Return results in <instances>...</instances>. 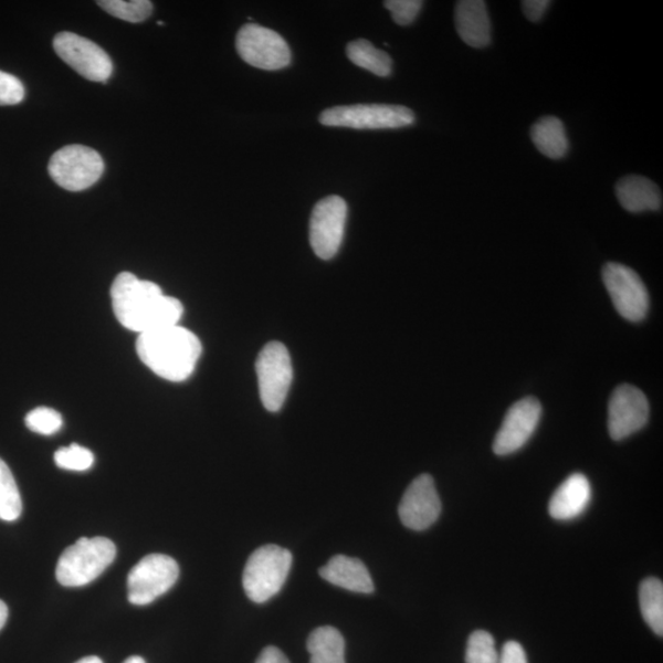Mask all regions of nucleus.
<instances>
[{
  "mask_svg": "<svg viewBox=\"0 0 663 663\" xmlns=\"http://www.w3.org/2000/svg\"><path fill=\"white\" fill-rule=\"evenodd\" d=\"M110 301L118 323L139 335L179 325L183 316L180 301L165 295L158 284L141 281L129 272L116 276Z\"/></svg>",
  "mask_w": 663,
  "mask_h": 663,
  "instance_id": "f257e3e1",
  "label": "nucleus"
},
{
  "mask_svg": "<svg viewBox=\"0 0 663 663\" xmlns=\"http://www.w3.org/2000/svg\"><path fill=\"white\" fill-rule=\"evenodd\" d=\"M136 349L146 367L172 382L190 378L202 356L201 340L179 325L139 335Z\"/></svg>",
  "mask_w": 663,
  "mask_h": 663,
  "instance_id": "f03ea898",
  "label": "nucleus"
},
{
  "mask_svg": "<svg viewBox=\"0 0 663 663\" xmlns=\"http://www.w3.org/2000/svg\"><path fill=\"white\" fill-rule=\"evenodd\" d=\"M116 552L114 541L108 538H81L62 552L55 577L65 588H82L114 562Z\"/></svg>",
  "mask_w": 663,
  "mask_h": 663,
  "instance_id": "7ed1b4c3",
  "label": "nucleus"
},
{
  "mask_svg": "<svg viewBox=\"0 0 663 663\" xmlns=\"http://www.w3.org/2000/svg\"><path fill=\"white\" fill-rule=\"evenodd\" d=\"M292 564V552L280 546L269 545L254 550L242 577L249 599L254 603L273 599L283 589Z\"/></svg>",
  "mask_w": 663,
  "mask_h": 663,
  "instance_id": "20e7f679",
  "label": "nucleus"
},
{
  "mask_svg": "<svg viewBox=\"0 0 663 663\" xmlns=\"http://www.w3.org/2000/svg\"><path fill=\"white\" fill-rule=\"evenodd\" d=\"M319 122L327 127L396 129L412 126L415 116L411 108L401 105L359 104L328 108Z\"/></svg>",
  "mask_w": 663,
  "mask_h": 663,
  "instance_id": "39448f33",
  "label": "nucleus"
},
{
  "mask_svg": "<svg viewBox=\"0 0 663 663\" xmlns=\"http://www.w3.org/2000/svg\"><path fill=\"white\" fill-rule=\"evenodd\" d=\"M104 170L105 164L99 154L80 144L55 151L49 162L52 180L71 192L92 187L102 179Z\"/></svg>",
  "mask_w": 663,
  "mask_h": 663,
  "instance_id": "423d86ee",
  "label": "nucleus"
},
{
  "mask_svg": "<svg viewBox=\"0 0 663 663\" xmlns=\"http://www.w3.org/2000/svg\"><path fill=\"white\" fill-rule=\"evenodd\" d=\"M260 396L269 412H278L285 403L293 382L291 354L280 341L265 346L256 361Z\"/></svg>",
  "mask_w": 663,
  "mask_h": 663,
  "instance_id": "0eeeda50",
  "label": "nucleus"
},
{
  "mask_svg": "<svg viewBox=\"0 0 663 663\" xmlns=\"http://www.w3.org/2000/svg\"><path fill=\"white\" fill-rule=\"evenodd\" d=\"M180 577L177 561L165 555L144 557L128 575V601L147 606L168 592Z\"/></svg>",
  "mask_w": 663,
  "mask_h": 663,
  "instance_id": "6e6552de",
  "label": "nucleus"
},
{
  "mask_svg": "<svg viewBox=\"0 0 663 663\" xmlns=\"http://www.w3.org/2000/svg\"><path fill=\"white\" fill-rule=\"evenodd\" d=\"M236 50L243 61L263 71H280L292 62L291 49L280 33L257 24L240 29Z\"/></svg>",
  "mask_w": 663,
  "mask_h": 663,
  "instance_id": "1a4fd4ad",
  "label": "nucleus"
},
{
  "mask_svg": "<svg viewBox=\"0 0 663 663\" xmlns=\"http://www.w3.org/2000/svg\"><path fill=\"white\" fill-rule=\"evenodd\" d=\"M348 215V207L339 196H329L315 206L309 220V243L320 260H332L338 253Z\"/></svg>",
  "mask_w": 663,
  "mask_h": 663,
  "instance_id": "9d476101",
  "label": "nucleus"
},
{
  "mask_svg": "<svg viewBox=\"0 0 663 663\" xmlns=\"http://www.w3.org/2000/svg\"><path fill=\"white\" fill-rule=\"evenodd\" d=\"M602 276L618 314L632 323L643 320L649 294L638 273L624 264L610 262L604 265Z\"/></svg>",
  "mask_w": 663,
  "mask_h": 663,
  "instance_id": "9b49d317",
  "label": "nucleus"
},
{
  "mask_svg": "<svg viewBox=\"0 0 663 663\" xmlns=\"http://www.w3.org/2000/svg\"><path fill=\"white\" fill-rule=\"evenodd\" d=\"M59 57L85 80L105 83L114 71L113 61L96 43L73 32H60L53 40Z\"/></svg>",
  "mask_w": 663,
  "mask_h": 663,
  "instance_id": "f8f14e48",
  "label": "nucleus"
},
{
  "mask_svg": "<svg viewBox=\"0 0 663 663\" xmlns=\"http://www.w3.org/2000/svg\"><path fill=\"white\" fill-rule=\"evenodd\" d=\"M650 407L646 396L632 385H622L614 390L608 406V431L615 441H621L643 429L649 420Z\"/></svg>",
  "mask_w": 663,
  "mask_h": 663,
  "instance_id": "ddd939ff",
  "label": "nucleus"
},
{
  "mask_svg": "<svg viewBox=\"0 0 663 663\" xmlns=\"http://www.w3.org/2000/svg\"><path fill=\"white\" fill-rule=\"evenodd\" d=\"M540 415L541 406L535 397H526L508 409L494 440L493 450L496 455H512L523 449L534 435Z\"/></svg>",
  "mask_w": 663,
  "mask_h": 663,
  "instance_id": "4468645a",
  "label": "nucleus"
},
{
  "mask_svg": "<svg viewBox=\"0 0 663 663\" xmlns=\"http://www.w3.org/2000/svg\"><path fill=\"white\" fill-rule=\"evenodd\" d=\"M441 514V502L435 482L429 474H422L408 486L398 515L407 528L424 530L433 526Z\"/></svg>",
  "mask_w": 663,
  "mask_h": 663,
  "instance_id": "2eb2a0df",
  "label": "nucleus"
},
{
  "mask_svg": "<svg viewBox=\"0 0 663 663\" xmlns=\"http://www.w3.org/2000/svg\"><path fill=\"white\" fill-rule=\"evenodd\" d=\"M591 484L581 473L571 474L552 494L549 515L559 522H570L582 515L590 505Z\"/></svg>",
  "mask_w": 663,
  "mask_h": 663,
  "instance_id": "dca6fc26",
  "label": "nucleus"
},
{
  "mask_svg": "<svg viewBox=\"0 0 663 663\" xmlns=\"http://www.w3.org/2000/svg\"><path fill=\"white\" fill-rule=\"evenodd\" d=\"M456 29L464 43L473 49H484L492 40V25L485 2L462 0L455 11Z\"/></svg>",
  "mask_w": 663,
  "mask_h": 663,
  "instance_id": "f3484780",
  "label": "nucleus"
},
{
  "mask_svg": "<svg viewBox=\"0 0 663 663\" xmlns=\"http://www.w3.org/2000/svg\"><path fill=\"white\" fill-rule=\"evenodd\" d=\"M319 575L329 583L351 592L369 594L375 589L368 568L357 558L336 556L319 569Z\"/></svg>",
  "mask_w": 663,
  "mask_h": 663,
  "instance_id": "a211bd4d",
  "label": "nucleus"
},
{
  "mask_svg": "<svg viewBox=\"0 0 663 663\" xmlns=\"http://www.w3.org/2000/svg\"><path fill=\"white\" fill-rule=\"evenodd\" d=\"M619 203L630 213H643L662 207L660 188L643 176H627L615 187Z\"/></svg>",
  "mask_w": 663,
  "mask_h": 663,
  "instance_id": "6ab92c4d",
  "label": "nucleus"
},
{
  "mask_svg": "<svg viewBox=\"0 0 663 663\" xmlns=\"http://www.w3.org/2000/svg\"><path fill=\"white\" fill-rule=\"evenodd\" d=\"M530 137L539 152L549 159H561L569 150L566 127L557 117H544L530 130Z\"/></svg>",
  "mask_w": 663,
  "mask_h": 663,
  "instance_id": "aec40b11",
  "label": "nucleus"
},
{
  "mask_svg": "<svg viewBox=\"0 0 663 663\" xmlns=\"http://www.w3.org/2000/svg\"><path fill=\"white\" fill-rule=\"evenodd\" d=\"M309 663H346L345 638L334 627H319L307 639Z\"/></svg>",
  "mask_w": 663,
  "mask_h": 663,
  "instance_id": "412c9836",
  "label": "nucleus"
},
{
  "mask_svg": "<svg viewBox=\"0 0 663 663\" xmlns=\"http://www.w3.org/2000/svg\"><path fill=\"white\" fill-rule=\"evenodd\" d=\"M347 55L351 63L378 76L392 73V60L389 54L378 50L367 40L352 41L347 46Z\"/></svg>",
  "mask_w": 663,
  "mask_h": 663,
  "instance_id": "4be33fe9",
  "label": "nucleus"
},
{
  "mask_svg": "<svg viewBox=\"0 0 663 663\" xmlns=\"http://www.w3.org/2000/svg\"><path fill=\"white\" fill-rule=\"evenodd\" d=\"M640 608L652 632L663 635V585L656 578H648L640 585Z\"/></svg>",
  "mask_w": 663,
  "mask_h": 663,
  "instance_id": "5701e85b",
  "label": "nucleus"
},
{
  "mask_svg": "<svg viewBox=\"0 0 663 663\" xmlns=\"http://www.w3.org/2000/svg\"><path fill=\"white\" fill-rule=\"evenodd\" d=\"M22 513V501L13 473L0 459V519L13 523Z\"/></svg>",
  "mask_w": 663,
  "mask_h": 663,
  "instance_id": "b1692460",
  "label": "nucleus"
},
{
  "mask_svg": "<svg viewBox=\"0 0 663 663\" xmlns=\"http://www.w3.org/2000/svg\"><path fill=\"white\" fill-rule=\"evenodd\" d=\"M106 13L117 19L128 22H141L147 20L152 11V3L149 0H102L97 2Z\"/></svg>",
  "mask_w": 663,
  "mask_h": 663,
  "instance_id": "393cba45",
  "label": "nucleus"
},
{
  "mask_svg": "<svg viewBox=\"0 0 663 663\" xmlns=\"http://www.w3.org/2000/svg\"><path fill=\"white\" fill-rule=\"evenodd\" d=\"M54 462L62 470L84 472L94 466L95 456L91 450L72 444L57 450L54 453Z\"/></svg>",
  "mask_w": 663,
  "mask_h": 663,
  "instance_id": "a878e982",
  "label": "nucleus"
},
{
  "mask_svg": "<svg viewBox=\"0 0 663 663\" xmlns=\"http://www.w3.org/2000/svg\"><path fill=\"white\" fill-rule=\"evenodd\" d=\"M499 654L494 638L484 630L471 634L466 650V663H497Z\"/></svg>",
  "mask_w": 663,
  "mask_h": 663,
  "instance_id": "bb28decb",
  "label": "nucleus"
},
{
  "mask_svg": "<svg viewBox=\"0 0 663 663\" xmlns=\"http://www.w3.org/2000/svg\"><path fill=\"white\" fill-rule=\"evenodd\" d=\"M25 424L33 433L49 436L59 433L63 427V417L55 409L38 407L27 415Z\"/></svg>",
  "mask_w": 663,
  "mask_h": 663,
  "instance_id": "cd10ccee",
  "label": "nucleus"
},
{
  "mask_svg": "<svg viewBox=\"0 0 663 663\" xmlns=\"http://www.w3.org/2000/svg\"><path fill=\"white\" fill-rule=\"evenodd\" d=\"M389 9L396 24L401 27L411 25L423 8V2L419 0H387L383 3Z\"/></svg>",
  "mask_w": 663,
  "mask_h": 663,
  "instance_id": "c85d7f7f",
  "label": "nucleus"
},
{
  "mask_svg": "<svg viewBox=\"0 0 663 663\" xmlns=\"http://www.w3.org/2000/svg\"><path fill=\"white\" fill-rule=\"evenodd\" d=\"M25 98V87L17 76L0 71V106L18 105Z\"/></svg>",
  "mask_w": 663,
  "mask_h": 663,
  "instance_id": "c756f323",
  "label": "nucleus"
},
{
  "mask_svg": "<svg viewBox=\"0 0 663 663\" xmlns=\"http://www.w3.org/2000/svg\"><path fill=\"white\" fill-rule=\"evenodd\" d=\"M497 663H528V661L522 644H518L517 641H507Z\"/></svg>",
  "mask_w": 663,
  "mask_h": 663,
  "instance_id": "7c9ffc66",
  "label": "nucleus"
},
{
  "mask_svg": "<svg viewBox=\"0 0 663 663\" xmlns=\"http://www.w3.org/2000/svg\"><path fill=\"white\" fill-rule=\"evenodd\" d=\"M549 6L550 2H548V0H527V2H523L526 18L534 22H537L545 17Z\"/></svg>",
  "mask_w": 663,
  "mask_h": 663,
  "instance_id": "2f4dec72",
  "label": "nucleus"
},
{
  "mask_svg": "<svg viewBox=\"0 0 663 663\" xmlns=\"http://www.w3.org/2000/svg\"><path fill=\"white\" fill-rule=\"evenodd\" d=\"M256 663H291L290 660L283 654V652L275 646L265 648Z\"/></svg>",
  "mask_w": 663,
  "mask_h": 663,
  "instance_id": "473e14b6",
  "label": "nucleus"
},
{
  "mask_svg": "<svg viewBox=\"0 0 663 663\" xmlns=\"http://www.w3.org/2000/svg\"><path fill=\"white\" fill-rule=\"evenodd\" d=\"M8 615V606L2 600H0V630H2L6 625Z\"/></svg>",
  "mask_w": 663,
  "mask_h": 663,
  "instance_id": "72a5a7b5",
  "label": "nucleus"
},
{
  "mask_svg": "<svg viewBox=\"0 0 663 663\" xmlns=\"http://www.w3.org/2000/svg\"><path fill=\"white\" fill-rule=\"evenodd\" d=\"M75 663H104L102 659L97 657V656H87L84 657Z\"/></svg>",
  "mask_w": 663,
  "mask_h": 663,
  "instance_id": "f704fd0d",
  "label": "nucleus"
},
{
  "mask_svg": "<svg viewBox=\"0 0 663 663\" xmlns=\"http://www.w3.org/2000/svg\"><path fill=\"white\" fill-rule=\"evenodd\" d=\"M124 663H147L144 659L139 656H130Z\"/></svg>",
  "mask_w": 663,
  "mask_h": 663,
  "instance_id": "c9c22d12",
  "label": "nucleus"
}]
</instances>
